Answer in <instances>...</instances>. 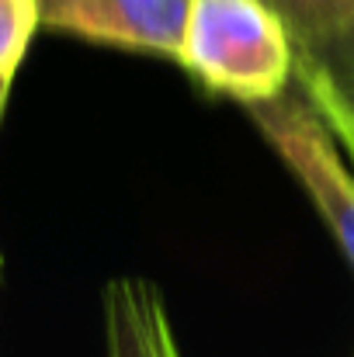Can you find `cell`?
Wrapping results in <instances>:
<instances>
[{"label":"cell","mask_w":354,"mask_h":357,"mask_svg":"<svg viewBox=\"0 0 354 357\" xmlns=\"http://www.w3.org/2000/svg\"><path fill=\"white\" fill-rule=\"evenodd\" d=\"M177 59L209 91L257 105L292 84L295 42L264 0H188Z\"/></svg>","instance_id":"cell-1"},{"label":"cell","mask_w":354,"mask_h":357,"mask_svg":"<svg viewBox=\"0 0 354 357\" xmlns=\"http://www.w3.org/2000/svg\"><path fill=\"white\" fill-rule=\"evenodd\" d=\"M246 112L271 149L281 156V163L306 188L354 267V174H348L337 153V139L313 101L295 84H288L278 98L246 105Z\"/></svg>","instance_id":"cell-2"},{"label":"cell","mask_w":354,"mask_h":357,"mask_svg":"<svg viewBox=\"0 0 354 357\" xmlns=\"http://www.w3.org/2000/svg\"><path fill=\"white\" fill-rule=\"evenodd\" d=\"M188 0H38L45 28L132 52H181Z\"/></svg>","instance_id":"cell-3"},{"label":"cell","mask_w":354,"mask_h":357,"mask_svg":"<svg viewBox=\"0 0 354 357\" xmlns=\"http://www.w3.org/2000/svg\"><path fill=\"white\" fill-rule=\"evenodd\" d=\"M108 357H181L167 305L146 278H115L105 288Z\"/></svg>","instance_id":"cell-4"},{"label":"cell","mask_w":354,"mask_h":357,"mask_svg":"<svg viewBox=\"0 0 354 357\" xmlns=\"http://www.w3.org/2000/svg\"><path fill=\"white\" fill-rule=\"evenodd\" d=\"M292 84L313 101V108L320 112V119L327 121V128L348 149V156H351V163H354V101L348 98V91L337 84V77L330 73V66L323 63V56L313 52V49L295 45Z\"/></svg>","instance_id":"cell-5"},{"label":"cell","mask_w":354,"mask_h":357,"mask_svg":"<svg viewBox=\"0 0 354 357\" xmlns=\"http://www.w3.org/2000/svg\"><path fill=\"white\" fill-rule=\"evenodd\" d=\"M288 28L292 42L323 52L354 28V0H264Z\"/></svg>","instance_id":"cell-6"},{"label":"cell","mask_w":354,"mask_h":357,"mask_svg":"<svg viewBox=\"0 0 354 357\" xmlns=\"http://www.w3.org/2000/svg\"><path fill=\"white\" fill-rule=\"evenodd\" d=\"M38 24V0H0V77H14Z\"/></svg>","instance_id":"cell-7"},{"label":"cell","mask_w":354,"mask_h":357,"mask_svg":"<svg viewBox=\"0 0 354 357\" xmlns=\"http://www.w3.org/2000/svg\"><path fill=\"white\" fill-rule=\"evenodd\" d=\"M320 56L330 66V73L337 77V84L348 91V98L354 101V28L348 35H341L334 45H327Z\"/></svg>","instance_id":"cell-8"},{"label":"cell","mask_w":354,"mask_h":357,"mask_svg":"<svg viewBox=\"0 0 354 357\" xmlns=\"http://www.w3.org/2000/svg\"><path fill=\"white\" fill-rule=\"evenodd\" d=\"M7 87H10V80L0 77V115H3V105H7Z\"/></svg>","instance_id":"cell-9"},{"label":"cell","mask_w":354,"mask_h":357,"mask_svg":"<svg viewBox=\"0 0 354 357\" xmlns=\"http://www.w3.org/2000/svg\"><path fill=\"white\" fill-rule=\"evenodd\" d=\"M0 267H3V257H0Z\"/></svg>","instance_id":"cell-10"}]
</instances>
